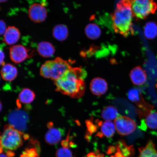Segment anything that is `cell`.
Listing matches in <instances>:
<instances>
[{"instance_id":"1","label":"cell","mask_w":157,"mask_h":157,"mask_svg":"<svg viewBox=\"0 0 157 157\" xmlns=\"http://www.w3.org/2000/svg\"><path fill=\"white\" fill-rule=\"evenodd\" d=\"M87 72L79 67H71L64 75L54 81L56 91L73 98H79L84 95L86 90L84 79Z\"/></svg>"},{"instance_id":"2","label":"cell","mask_w":157,"mask_h":157,"mask_svg":"<svg viewBox=\"0 0 157 157\" xmlns=\"http://www.w3.org/2000/svg\"><path fill=\"white\" fill-rule=\"evenodd\" d=\"M115 32L124 37L132 33L133 17L129 0H121L117 3L115 11L111 15Z\"/></svg>"},{"instance_id":"3","label":"cell","mask_w":157,"mask_h":157,"mask_svg":"<svg viewBox=\"0 0 157 157\" xmlns=\"http://www.w3.org/2000/svg\"><path fill=\"white\" fill-rule=\"evenodd\" d=\"M29 137L28 135L17 130L12 125H6L3 132H0V146L7 152L15 150L22 146L24 139Z\"/></svg>"},{"instance_id":"4","label":"cell","mask_w":157,"mask_h":157,"mask_svg":"<svg viewBox=\"0 0 157 157\" xmlns=\"http://www.w3.org/2000/svg\"><path fill=\"white\" fill-rule=\"evenodd\" d=\"M71 67L67 61L57 57L45 62L41 66L40 73L42 77L55 81L62 77Z\"/></svg>"},{"instance_id":"5","label":"cell","mask_w":157,"mask_h":157,"mask_svg":"<svg viewBox=\"0 0 157 157\" xmlns=\"http://www.w3.org/2000/svg\"><path fill=\"white\" fill-rule=\"evenodd\" d=\"M133 17L144 19L157 10V3L154 0H129Z\"/></svg>"},{"instance_id":"6","label":"cell","mask_w":157,"mask_h":157,"mask_svg":"<svg viewBox=\"0 0 157 157\" xmlns=\"http://www.w3.org/2000/svg\"><path fill=\"white\" fill-rule=\"evenodd\" d=\"M29 120L27 113L19 109L12 111L8 116L9 124L23 133L26 130Z\"/></svg>"},{"instance_id":"7","label":"cell","mask_w":157,"mask_h":157,"mask_svg":"<svg viewBox=\"0 0 157 157\" xmlns=\"http://www.w3.org/2000/svg\"><path fill=\"white\" fill-rule=\"evenodd\" d=\"M127 96L131 101L136 104L141 109L139 113L140 117L145 116L152 110L153 106L146 102L140 90L137 88H131L128 91Z\"/></svg>"},{"instance_id":"8","label":"cell","mask_w":157,"mask_h":157,"mask_svg":"<svg viewBox=\"0 0 157 157\" xmlns=\"http://www.w3.org/2000/svg\"><path fill=\"white\" fill-rule=\"evenodd\" d=\"M114 123L117 132L123 136L131 134L136 128V124L134 121L123 116H119L115 120Z\"/></svg>"},{"instance_id":"9","label":"cell","mask_w":157,"mask_h":157,"mask_svg":"<svg viewBox=\"0 0 157 157\" xmlns=\"http://www.w3.org/2000/svg\"><path fill=\"white\" fill-rule=\"evenodd\" d=\"M34 52L23 45H13L9 49L10 58L15 63L19 64L33 56Z\"/></svg>"},{"instance_id":"10","label":"cell","mask_w":157,"mask_h":157,"mask_svg":"<svg viewBox=\"0 0 157 157\" xmlns=\"http://www.w3.org/2000/svg\"><path fill=\"white\" fill-rule=\"evenodd\" d=\"M29 18L35 23L44 22L48 16V11L44 5L39 3L33 4L29 7L28 11Z\"/></svg>"},{"instance_id":"11","label":"cell","mask_w":157,"mask_h":157,"mask_svg":"<svg viewBox=\"0 0 157 157\" xmlns=\"http://www.w3.org/2000/svg\"><path fill=\"white\" fill-rule=\"evenodd\" d=\"M48 130L45 135V140L51 145L57 144L60 142L64 135V131L53 127V123H50L48 125Z\"/></svg>"},{"instance_id":"12","label":"cell","mask_w":157,"mask_h":157,"mask_svg":"<svg viewBox=\"0 0 157 157\" xmlns=\"http://www.w3.org/2000/svg\"><path fill=\"white\" fill-rule=\"evenodd\" d=\"M90 89L94 95L101 96L106 93L108 90V84L103 78H96L92 80Z\"/></svg>"},{"instance_id":"13","label":"cell","mask_w":157,"mask_h":157,"mask_svg":"<svg viewBox=\"0 0 157 157\" xmlns=\"http://www.w3.org/2000/svg\"><path fill=\"white\" fill-rule=\"evenodd\" d=\"M129 76L131 82L135 85L142 86L146 82V72L140 66L133 68L129 74Z\"/></svg>"},{"instance_id":"14","label":"cell","mask_w":157,"mask_h":157,"mask_svg":"<svg viewBox=\"0 0 157 157\" xmlns=\"http://www.w3.org/2000/svg\"><path fill=\"white\" fill-rule=\"evenodd\" d=\"M97 121L98 125L101 127V132H98L96 136L101 137H111L113 136L116 129L114 124L111 121L103 122L102 121L98 119L97 120Z\"/></svg>"},{"instance_id":"15","label":"cell","mask_w":157,"mask_h":157,"mask_svg":"<svg viewBox=\"0 0 157 157\" xmlns=\"http://www.w3.org/2000/svg\"><path fill=\"white\" fill-rule=\"evenodd\" d=\"M21 36L19 29L15 26L7 27L3 36V41L6 44L13 45L18 42Z\"/></svg>"},{"instance_id":"16","label":"cell","mask_w":157,"mask_h":157,"mask_svg":"<svg viewBox=\"0 0 157 157\" xmlns=\"http://www.w3.org/2000/svg\"><path fill=\"white\" fill-rule=\"evenodd\" d=\"M145 116V119L141 121L140 128L144 131L147 128L151 130H157V112L152 110Z\"/></svg>"},{"instance_id":"17","label":"cell","mask_w":157,"mask_h":157,"mask_svg":"<svg viewBox=\"0 0 157 157\" xmlns=\"http://www.w3.org/2000/svg\"><path fill=\"white\" fill-rule=\"evenodd\" d=\"M1 73L2 77L4 80L7 82H12L17 77V70L12 64H5L1 69Z\"/></svg>"},{"instance_id":"18","label":"cell","mask_w":157,"mask_h":157,"mask_svg":"<svg viewBox=\"0 0 157 157\" xmlns=\"http://www.w3.org/2000/svg\"><path fill=\"white\" fill-rule=\"evenodd\" d=\"M37 51L41 56L44 58H48L53 56L56 52V49L51 43L42 41L38 44Z\"/></svg>"},{"instance_id":"19","label":"cell","mask_w":157,"mask_h":157,"mask_svg":"<svg viewBox=\"0 0 157 157\" xmlns=\"http://www.w3.org/2000/svg\"><path fill=\"white\" fill-rule=\"evenodd\" d=\"M35 95L32 90L28 88H25L20 93L17 105L18 109L21 107V104L28 105L34 101Z\"/></svg>"},{"instance_id":"20","label":"cell","mask_w":157,"mask_h":157,"mask_svg":"<svg viewBox=\"0 0 157 157\" xmlns=\"http://www.w3.org/2000/svg\"><path fill=\"white\" fill-rule=\"evenodd\" d=\"M138 157H157V151L154 143L151 140L149 141L146 146L139 149Z\"/></svg>"},{"instance_id":"21","label":"cell","mask_w":157,"mask_h":157,"mask_svg":"<svg viewBox=\"0 0 157 157\" xmlns=\"http://www.w3.org/2000/svg\"><path fill=\"white\" fill-rule=\"evenodd\" d=\"M52 35L57 40L64 41L67 39L68 35V31L67 27L63 24L56 25L53 29Z\"/></svg>"},{"instance_id":"22","label":"cell","mask_w":157,"mask_h":157,"mask_svg":"<svg viewBox=\"0 0 157 157\" xmlns=\"http://www.w3.org/2000/svg\"><path fill=\"white\" fill-rule=\"evenodd\" d=\"M119 116L117 110L113 106H108L104 108L101 111V118L106 121H111L114 120H115Z\"/></svg>"},{"instance_id":"23","label":"cell","mask_w":157,"mask_h":157,"mask_svg":"<svg viewBox=\"0 0 157 157\" xmlns=\"http://www.w3.org/2000/svg\"><path fill=\"white\" fill-rule=\"evenodd\" d=\"M85 32L88 38L92 40H96L101 35V30L99 26L95 23H90L86 27Z\"/></svg>"},{"instance_id":"24","label":"cell","mask_w":157,"mask_h":157,"mask_svg":"<svg viewBox=\"0 0 157 157\" xmlns=\"http://www.w3.org/2000/svg\"><path fill=\"white\" fill-rule=\"evenodd\" d=\"M144 34L146 38L152 39L157 36V24L153 21L146 23L144 27Z\"/></svg>"},{"instance_id":"25","label":"cell","mask_w":157,"mask_h":157,"mask_svg":"<svg viewBox=\"0 0 157 157\" xmlns=\"http://www.w3.org/2000/svg\"><path fill=\"white\" fill-rule=\"evenodd\" d=\"M56 157H74V156L73 153L69 148L68 147H63L57 150L56 153Z\"/></svg>"},{"instance_id":"26","label":"cell","mask_w":157,"mask_h":157,"mask_svg":"<svg viewBox=\"0 0 157 157\" xmlns=\"http://www.w3.org/2000/svg\"><path fill=\"white\" fill-rule=\"evenodd\" d=\"M36 148H27L23 154L27 157H39L38 152Z\"/></svg>"},{"instance_id":"27","label":"cell","mask_w":157,"mask_h":157,"mask_svg":"<svg viewBox=\"0 0 157 157\" xmlns=\"http://www.w3.org/2000/svg\"><path fill=\"white\" fill-rule=\"evenodd\" d=\"M7 28L6 25L5 21L0 19V36L4 34Z\"/></svg>"},{"instance_id":"28","label":"cell","mask_w":157,"mask_h":157,"mask_svg":"<svg viewBox=\"0 0 157 157\" xmlns=\"http://www.w3.org/2000/svg\"><path fill=\"white\" fill-rule=\"evenodd\" d=\"M5 54L3 51L0 49V66H3L5 64Z\"/></svg>"},{"instance_id":"29","label":"cell","mask_w":157,"mask_h":157,"mask_svg":"<svg viewBox=\"0 0 157 157\" xmlns=\"http://www.w3.org/2000/svg\"><path fill=\"white\" fill-rule=\"evenodd\" d=\"M104 155L101 154H97L94 152H90L85 157H104Z\"/></svg>"},{"instance_id":"30","label":"cell","mask_w":157,"mask_h":157,"mask_svg":"<svg viewBox=\"0 0 157 157\" xmlns=\"http://www.w3.org/2000/svg\"><path fill=\"white\" fill-rule=\"evenodd\" d=\"M0 157H8L6 155L3 154H0Z\"/></svg>"},{"instance_id":"31","label":"cell","mask_w":157,"mask_h":157,"mask_svg":"<svg viewBox=\"0 0 157 157\" xmlns=\"http://www.w3.org/2000/svg\"><path fill=\"white\" fill-rule=\"evenodd\" d=\"M2 104L1 101H0V113L1 112V111L2 110Z\"/></svg>"},{"instance_id":"32","label":"cell","mask_w":157,"mask_h":157,"mask_svg":"<svg viewBox=\"0 0 157 157\" xmlns=\"http://www.w3.org/2000/svg\"><path fill=\"white\" fill-rule=\"evenodd\" d=\"M8 0H0V3H4L7 2Z\"/></svg>"}]
</instances>
